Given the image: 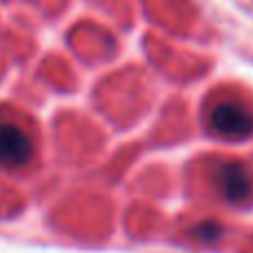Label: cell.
Wrapping results in <instances>:
<instances>
[{"instance_id": "6da1fadb", "label": "cell", "mask_w": 253, "mask_h": 253, "mask_svg": "<svg viewBox=\"0 0 253 253\" xmlns=\"http://www.w3.org/2000/svg\"><path fill=\"white\" fill-rule=\"evenodd\" d=\"M211 126L224 138H247L253 133V114L238 102H220L211 111Z\"/></svg>"}, {"instance_id": "7a4b0ae2", "label": "cell", "mask_w": 253, "mask_h": 253, "mask_svg": "<svg viewBox=\"0 0 253 253\" xmlns=\"http://www.w3.org/2000/svg\"><path fill=\"white\" fill-rule=\"evenodd\" d=\"M34 153L31 138L11 120H0V165L2 167H22L29 162Z\"/></svg>"}, {"instance_id": "3957f363", "label": "cell", "mask_w": 253, "mask_h": 253, "mask_svg": "<svg viewBox=\"0 0 253 253\" xmlns=\"http://www.w3.org/2000/svg\"><path fill=\"white\" fill-rule=\"evenodd\" d=\"M215 182L218 189L229 202L242 205L253 196V178L251 173L242 165L236 162H227V165L218 167L215 171Z\"/></svg>"}]
</instances>
